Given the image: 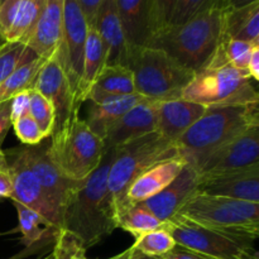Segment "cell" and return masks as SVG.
<instances>
[{"label":"cell","instance_id":"6da1fadb","mask_svg":"<svg viewBox=\"0 0 259 259\" xmlns=\"http://www.w3.org/2000/svg\"><path fill=\"white\" fill-rule=\"evenodd\" d=\"M114 156L115 148L105 149L98 168L83 180L63 209L61 229L75 235L86 249L98 244L118 228L108 187Z\"/></svg>","mask_w":259,"mask_h":259},{"label":"cell","instance_id":"4316f807","mask_svg":"<svg viewBox=\"0 0 259 259\" xmlns=\"http://www.w3.org/2000/svg\"><path fill=\"white\" fill-rule=\"evenodd\" d=\"M18 212L19 230L22 233V242L25 247L35 244L40 240L56 238L58 230L38 212L28 209L19 202L13 201Z\"/></svg>","mask_w":259,"mask_h":259},{"label":"cell","instance_id":"3957f363","mask_svg":"<svg viewBox=\"0 0 259 259\" xmlns=\"http://www.w3.org/2000/svg\"><path fill=\"white\" fill-rule=\"evenodd\" d=\"M224 10L210 8L187 22L167 25L151 37L146 47L158 48L195 73L207 65L224 40Z\"/></svg>","mask_w":259,"mask_h":259},{"label":"cell","instance_id":"e575fe53","mask_svg":"<svg viewBox=\"0 0 259 259\" xmlns=\"http://www.w3.org/2000/svg\"><path fill=\"white\" fill-rule=\"evenodd\" d=\"M214 7H220L223 9L222 0H176L169 24H181V23L191 19L199 13Z\"/></svg>","mask_w":259,"mask_h":259},{"label":"cell","instance_id":"d6a6232c","mask_svg":"<svg viewBox=\"0 0 259 259\" xmlns=\"http://www.w3.org/2000/svg\"><path fill=\"white\" fill-rule=\"evenodd\" d=\"M29 115L34 119L47 138L52 136L56 124L53 104L34 89H29Z\"/></svg>","mask_w":259,"mask_h":259},{"label":"cell","instance_id":"c3c4849f","mask_svg":"<svg viewBox=\"0 0 259 259\" xmlns=\"http://www.w3.org/2000/svg\"><path fill=\"white\" fill-rule=\"evenodd\" d=\"M7 43H8L7 38H5L4 33H3L2 28H0V48H2V47H4V46L7 45Z\"/></svg>","mask_w":259,"mask_h":259},{"label":"cell","instance_id":"f6af8a7d","mask_svg":"<svg viewBox=\"0 0 259 259\" xmlns=\"http://www.w3.org/2000/svg\"><path fill=\"white\" fill-rule=\"evenodd\" d=\"M247 73L254 81H259V46L254 48L250 57L249 65L247 67Z\"/></svg>","mask_w":259,"mask_h":259},{"label":"cell","instance_id":"7c38bea8","mask_svg":"<svg viewBox=\"0 0 259 259\" xmlns=\"http://www.w3.org/2000/svg\"><path fill=\"white\" fill-rule=\"evenodd\" d=\"M18 152L62 218L66 204L82 181H72L58 169L48 156V143L42 142L37 146H25Z\"/></svg>","mask_w":259,"mask_h":259},{"label":"cell","instance_id":"f907efd6","mask_svg":"<svg viewBox=\"0 0 259 259\" xmlns=\"http://www.w3.org/2000/svg\"><path fill=\"white\" fill-rule=\"evenodd\" d=\"M2 2H4V0H0V3H2Z\"/></svg>","mask_w":259,"mask_h":259},{"label":"cell","instance_id":"5b68a950","mask_svg":"<svg viewBox=\"0 0 259 259\" xmlns=\"http://www.w3.org/2000/svg\"><path fill=\"white\" fill-rule=\"evenodd\" d=\"M174 218L252 242L259 235V204L255 202L197 191Z\"/></svg>","mask_w":259,"mask_h":259},{"label":"cell","instance_id":"f35d334b","mask_svg":"<svg viewBox=\"0 0 259 259\" xmlns=\"http://www.w3.org/2000/svg\"><path fill=\"white\" fill-rule=\"evenodd\" d=\"M13 182L10 175L9 163L7 162V156L0 151V201L5 199H12Z\"/></svg>","mask_w":259,"mask_h":259},{"label":"cell","instance_id":"4dcf8cb0","mask_svg":"<svg viewBox=\"0 0 259 259\" xmlns=\"http://www.w3.org/2000/svg\"><path fill=\"white\" fill-rule=\"evenodd\" d=\"M175 245H176L175 239L169 234L168 230L164 229L163 225H162V228L137 237L136 242L132 247L138 249L143 254L149 255V257L161 258L166 253H168Z\"/></svg>","mask_w":259,"mask_h":259},{"label":"cell","instance_id":"b9f144b4","mask_svg":"<svg viewBox=\"0 0 259 259\" xmlns=\"http://www.w3.org/2000/svg\"><path fill=\"white\" fill-rule=\"evenodd\" d=\"M103 0H78L81 10L86 18L89 27H95L96 17H98L99 8H100Z\"/></svg>","mask_w":259,"mask_h":259},{"label":"cell","instance_id":"9c48e42d","mask_svg":"<svg viewBox=\"0 0 259 259\" xmlns=\"http://www.w3.org/2000/svg\"><path fill=\"white\" fill-rule=\"evenodd\" d=\"M163 228L168 230L176 244L210 259H258L252 240L197 227L177 218L163 223Z\"/></svg>","mask_w":259,"mask_h":259},{"label":"cell","instance_id":"f546056e","mask_svg":"<svg viewBox=\"0 0 259 259\" xmlns=\"http://www.w3.org/2000/svg\"><path fill=\"white\" fill-rule=\"evenodd\" d=\"M118 228L131 233L134 238L162 228L163 223L157 219L148 209L141 204H134L125 207L116 215Z\"/></svg>","mask_w":259,"mask_h":259},{"label":"cell","instance_id":"1f68e13d","mask_svg":"<svg viewBox=\"0 0 259 259\" xmlns=\"http://www.w3.org/2000/svg\"><path fill=\"white\" fill-rule=\"evenodd\" d=\"M37 53L22 42H8L0 48V82L12 75L20 65L37 57Z\"/></svg>","mask_w":259,"mask_h":259},{"label":"cell","instance_id":"7402d4cb","mask_svg":"<svg viewBox=\"0 0 259 259\" xmlns=\"http://www.w3.org/2000/svg\"><path fill=\"white\" fill-rule=\"evenodd\" d=\"M185 164L186 163L184 159L175 157L159 162L143 172L134 180L126 191V207L146 201L147 199H151L152 196L161 192L179 176Z\"/></svg>","mask_w":259,"mask_h":259},{"label":"cell","instance_id":"5bb4252c","mask_svg":"<svg viewBox=\"0 0 259 259\" xmlns=\"http://www.w3.org/2000/svg\"><path fill=\"white\" fill-rule=\"evenodd\" d=\"M157 106L158 101L144 98L126 111L103 138L105 149L115 148L157 132Z\"/></svg>","mask_w":259,"mask_h":259},{"label":"cell","instance_id":"cb8c5ba5","mask_svg":"<svg viewBox=\"0 0 259 259\" xmlns=\"http://www.w3.org/2000/svg\"><path fill=\"white\" fill-rule=\"evenodd\" d=\"M105 67V50L100 34L94 27H89L88 37L83 52L82 72L77 90V100L82 104L88 100L91 89L95 85L99 75Z\"/></svg>","mask_w":259,"mask_h":259},{"label":"cell","instance_id":"4fadbf2b","mask_svg":"<svg viewBox=\"0 0 259 259\" xmlns=\"http://www.w3.org/2000/svg\"><path fill=\"white\" fill-rule=\"evenodd\" d=\"M9 168L13 182V195L10 200L40 214L56 229L60 230L62 227V218L60 212L51 204L38 180L32 174L19 152L13 159V163L9 164Z\"/></svg>","mask_w":259,"mask_h":259},{"label":"cell","instance_id":"7bdbcfd3","mask_svg":"<svg viewBox=\"0 0 259 259\" xmlns=\"http://www.w3.org/2000/svg\"><path fill=\"white\" fill-rule=\"evenodd\" d=\"M162 259H210L205 255L200 254V253L195 252V250L187 249V248L181 247V245L176 244L168 253L161 257Z\"/></svg>","mask_w":259,"mask_h":259},{"label":"cell","instance_id":"681fc988","mask_svg":"<svg viewBox=\"0 0 259 259\" xmlns=\"http://www.w3.org/2000/svg\"><path fill=\"white\" fill-rule=\"evenodd\" d=\"M42 259H53V254H52V253H50V254H47L46 257H43Z\"/></svg>","mask_w":259,"mask_h":259},{"label":"cell","instance_id":"f1b7e54d","mask_svg":"<svg viewBox=\"0 0 259 259\" xmlns=\"http://www.w3.org/2000/svg\"><path fill=\"white\" fill-rule=\"evenodd\" d=\"M91 90L119 96L137 94L133 72L121 65L105 66Z\"/></svg>","mask_w":259,"mask_h":259},{"label":"cell","instance_id":"8992f818","mask_svg":"<svg viewBox=\"0 0 259 259\" xmlns=\"http://www.w3.org/2000/svg\"><path fill=\"white\" fill-rule=\"evenodd\" d=\"M105 153L103 139L96 136L85 120L80 109H72L66 120L52 133L48 156L67 179L83 181L99 167Z\"/></svg>","mask_w":259,"mask_h":259},{"label":"cell","instance_id":"44dd1931","mask_svg":"<svg viewBox=\"0 0 259 259\" xmlns=\"http://www.w3.org/2000/svg\"><path fill=\"white\" fill-rule=\"evenodd\" d=\"M94 28L98 30L103 40L105 50V66L121 65L126 67L128 50L115 0L101 2Z\"/></svg>","mask_w":259,"mask_h":259},{"label":"cell","instance_id":"e0dca14e","mask_svg":"<svg viewBox=\"0 0 259 259\" xmlns=\"http://www.w3.org/2000/svg\"><path fill=\"white\" fill-rule=\"evenodd\" d=\"M199 191L259 204V164L237 172L200 180Z\"/></svg>","mask_w":259,"mask_h":259},{"label":"cell","instance_id":"d590c367","mask_svg":"<svg viewBox=\"0 0 259 259\" xmlns=\"http://www.w3.org/2000/svg\"><path fill=\"white\" fill-rule=\"evenodd\" d=\"M259 45H255V43L244 42V40L224 38V50L229 63L238 70L245 71V72H247L253 51Z\"/></svg>","mask_w":259,"mask_h":259},{"label":"cell","instance_id":"277c9868","mask_svg":"<svg viewBox=\"0 0 259 259\" xmlns=\"http://www.w3.org/2000/svg\"><path fill=\"white\" fill-rule=\"evenodd\" d=\"M181 99L205 108L229 105H258L259 95L245 71H240L228 61L224 40L205 67L182 91Z\"/></svg>","mask_w":259,"mask_h":259},{"label":"cell","instance_id":"60d3db41","mask_svg":"<svg viewBox=\"0 0 259 259\" xmlns=\"http://www.w3.org/2000/svg\"><path fill=\"white\" fill-rule=\"evenodd\" d=\"M10 105H12V100L0 103V147H2L9 129L12 128Z\"/></svg>","mask_w":259,"mask_h":259},{"label":"cell","instance_id":"ba28073f","mask_svg":"<svg viewBox=\"0 0 259 259\" xmlns=\"http://www.w3.org/2000/svg\"><path fill=\"white\" fill-rule=\"evenodd\" d=\"M126 67L134 76L136 93L157 101L180 99L194 78L195 72L167 55L152 47H138L128 53Z\"/></svg>","mask_w":259,"mask_h":259},{"label":"cell","instance_id":"ab89813d","mask_svg":"<svg viewBox=\"0 0 259 259\" xmlns=\"http://www.w3.org/2000/svg\"><path fill=\"white\" fill-rule=\"evenodd\" d=\"M28 114H29V90H25L12 99V105H10L12 123L20 116L28 115Z\"/></svg>","mask_w":259,"mask_h":259},{"label":"cell","instance_id":"ac0fdd59","mask_svg":"<svg viewBox=\"0 0 259 259\" xmlns=\"http://www.w3.org/2000/svg\"><path fill=\"white\" fill-rule=\"evenodd\" d=\"M143 96L139 94L133 95H110V94L100 93V91L91 90L88 100L91 101L90 110L86 124L89 128L100 137H105L109 129L131 110L134 105L143 100Z\"/></svg>","mask_w":259,"mask_h":259},{"label":"cell","instance_id":"7dc6e473","mask_svg":"<svg viewBox=\"0 0 259 259\" xmlns=\"http://www.w3.org/2000/svg\"><path fill=\"white\" fill-rule=\"evenodd\" d=\"M259 0H222V7L224 10H234L257 3Z\"/></svg>","mask_w":259,"mask_h":259},{"label":"cell","instance_id":"484cf974","mask_svg":"<svg viewBox=\"0 0 259 259\" xmlns=\"http://www.w3.org/2000/svg\"><path fill=\"white\" fill-rule=\"evenodd\" d=\"M47 0H20L10 29L5 33L8 42H22L27 46Z\"/></svg>","mask_w":259,"mask_h":259},{"label":"cell","instance_id":"836d02e7","mask_svg":"<svg viewBox=\"0 0 259 259\" xmlns=\"http://www.w3.org/2000/svg\"><path fill=\"white\" fill-rule=\"evenodd\" d=\"M53 243V259H89L82 243L66 230H58Z\"/></svg>","mask_w":259,"mask_h":259},{"label":"cell","instance_id":"74e56055","mask_svg":"<svg viewBox=\"0 0 259 259\" xmlns=\"http://www.w3.org/2000/svg\"><path fill=\"white\" fill-rule=\"evenodd\" d=\"M175 5H176V0H151L153 34L169 24Z\"/></svg>","mask_w":259,"mask_h":259},{"label":"cell","instance_id":"816d5d0a","mask_svg":"<svg viewBox=\"0 0 259 259\" xmlns=\"http://www.w3.org/2000/svg\"><path fill=\"white\" fill-rule=\"evenodd\" d=\"M0 151H2V148H0Z\"/></svg>","mask_w":259,"mask_h":259},{"label":"cell","instance_id":"ffe728a7","mask_svg":"<svg viewBox=\"0 0 259 259\" xmlns=\"http://www.w3.org/2000/svg\"><path fill=\"white\" fill-rule=\"evenodd\" d=\"M205 110V106L181 98L158 101L157 133L175 143L195 121L199 120Z\"/></svg>","mask_w":259,"mask_h":259},{"label":"cell","instance_id":"603a6c76","mask_svg":"<svg viewBox=\"0 0 259 259\" xmlns=\"http://www.w3.org/2000/svg\"><path fill=\"white\" fill-rule=\"evenodd\" d=\"M63 0H47L45 10L27 42V47L48 60L57 51L62 34Z\"/></svg>","mask_w":259,"mask_h":259},{"label":"cell","instance_id":"83f0119b","mask_svg":"<svg viewBox=\"0 0 259 259\" xmlns=\"http://www.w3.org/2000/svg\"><path fill=\"white\" fill-rule=\"evenodd\" d=\"M46 61L47 60L37 56L20 65L12 75L0 82V103L12 100L15 95L22 91L33 89L37 73L39 72Z\"/></svg>","mask_w":259,"mask_h":259},{"label":"cell","instance_id":"8d00e7d4","mask_svg":"<svg viewBox=\"0 0 259 259\" xmlns=\"http://www.w3.org/2000/svg\"><path fill=\"white\" fill-rule=\"evenodd\" d=\"M12 126L15 136L24 146H37L47 138L29 114L13 121Z\"/></svg>","mask_w":259,"mask_h":259},{"label":"cell","instance_id":"bcb514c9","mask_svg":"<svg viewBox=\"0 0 259 259\" xmlns=\"http://www.w3.org/2000/svg\"><path fill=\"white\" fill-rule=\"evenodd\" d=\"M108 259H162V258L149 257V255H146L142 252H139V250L136 249L134 247H131L126 250H124V252H121L120 254L114 255V257L108 258Z\"/></svg>","mask_w":259,"mask_h":259},{"label":"cell","instance_id":"52a82bcc","mask_svg":"<svg viewBox=\"0 0 259 259\" xmlns=\"http://www.w3.org/2000/svg\"><path fill=\"white\" fill-rule=\"evenodd\" d=\"M179 157L174 142L157 132L115 147V156L108 176V187L115 214L126 207V191L137 177L166 159Z\"/></svg>","mask_w":259,"mask_h":259},{"label":"cell","instance_id":"7a4b0ae2","mask_svg":"<svg viewBox=\"0 0 259 259\" xmlns=\"http://www.w3.org/2000/svg\"><path fill=\"white\" fill-rule=\"evenodd\" d=\"M255 125H259L258 105L212 106L206 108L175 146L180 158L197 169L210 153Z\"/></svg>","mask_w":259,"mask_h":259},{"label":"cell","instance_id":"2e32d148","mask_svg":"<svg viewBox=\"0 0 259 259\" xmlns=\"http://www.w3.org/2000/svg\"><path fill=\"white\" fill-rule=\"evenodd\" d=\"M33 89L53 104L56 111L55 129L66 120L72 109L81 108L73 101L70 85L58 63L56 53L46 61L37 73Z\"/></svg>","mask_w":259,"mask_h":259},{"label":"cell","instance_id":"8fae6325","mask_svg":"<svg viewBox=\"0 0 259 259\" xmlns=\"http://www.w3.org/2000/svg\"><path fill=\"white\" fill-rule=\"evenodd\" d=\"M259 164V125L252 126L210 153L196 169L200 180L237 172Z\"/></svg>","mask_w":259,"mask_h":259},{"label":"cell","instance_id":"d6986e66","mask_svg":"<svg viewBox=\"0 0 259 259\" xmlns=\"http://www.w3.org/2000/svg\"><path fill=\"white\" fill-rule=\"evenodd\" d=\"M115 5L128 53L146 47L153 34L151 0H115Z\"/></svg>","mask_w":259,"mask_h":259},{"label":"cell","instance_id":"30bf717a","mask_svg":"<svg viewBox=\"0 0 259 259\" xmlns=\"http://www.w3.org/2000/svg\"><path fill=\"white\" fill-rule=\"evenodd\" d=\"M89 24L81 10L78 0H63V23L60 45L56 51V57L70 85L71 94L76 105L77 90L82 72L83 52Z\"/></svg>","mask_w":259,"mask_h":259},{"label":"cell","instance_id":"9a60e30c","mask_svg":"<svg viewBox=\"0 0 259 259\" xmlns=\"http://www.w3.org/2000/svg\"><path fill=\"white\" fill-rule=\"evenodd\" d=\"M200 189V176L190 164H185L179 176L161 192L139 202L162 223L171 220L180 207Z\"/></svg>","mask_w":259,"mask_h":259},{"label":"cell","instance_id":"d4e9b609","mask_svg":"<svg viewBox=\"0 0 259 259\" xmlns=\"http://www.w3.org/2000/svg\"><path fill=\"white\" fill-rule=\"evenodd\" d=\"M224 38L259 45V2L234 10H224Z\"/></svg>","mask_w":259,"mask_h":259},{"label":"cell","instance_id":"ee69618b","mask_svg":"<svg viewBox=\"0 0 259 259\" xmlns=\"http://www.w3.org/2000/svg\"><path fill=\"white\" fill-rule=\"evenodd\" d=\"M53 242H55V238H50V239L40 240V242L35 243V244L29 245V247H25L24 249L20 250L19 253H17V254L12 255V257H9L7 259H24V258L29 257V255L35 254V253H38L39 250H42L43 248L47 247V245H50L51 243H53Z\"/></svg>","mask_w":259,"mask_h":259}]
</instances>
